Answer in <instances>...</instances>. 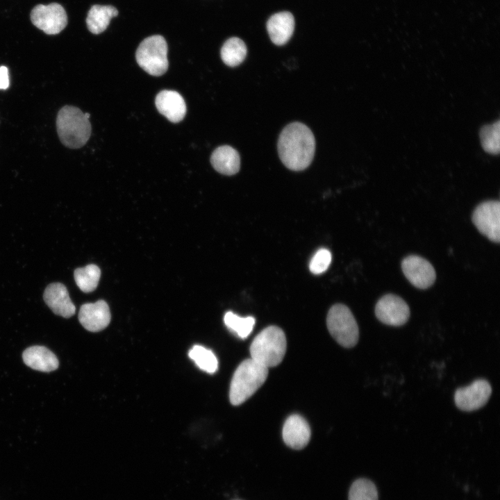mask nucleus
I'll return each mask as SVG.
<instances>
[{"label": "nucleus", "mask_w": 500, "mask_h": 500, "mask_svg": "<svg viewBox=\"0 0 500 500\" xmlns=\"http://www.w3.org/2000/svg\"><path fill=\"white\" fill-rule=\"evenodd\" d=\"M315 151V137L310 128L300 122H292L281 131L278 151L282 162L293 171H301L311 163Z\"/></svg>", "instance_id": "f257e3e1"}, {"label": "nucleus", "mask_w": 500, "mask_h": 500, "mask_svg": "<svg viewBox=\"0 0 500 500\" xmlns=\"http://www.w3.org/2000/svg\"><path fill=\"white\" fill-rule=\"evenodd\" d=\"M268 368L251 358L242 361L233 376L229 391L232 405L238 406L246 401L265 383Z\"/></svg>", "instance_id": "f03ea898"}, {"label": "nucleus", "mask_w": 500, "mask_h": 500, "mask_svg": "<svg viewBox=\"0 0 500 500\" xmlns=\"http://www.w3.org/2000/svg\"><path fill=\"white\" fill-rule=\"evenodd\" d=\"M286 337L278 326L263 329L253 339L250 347L251 359L269 368L280 364L285 354Z\"/></svg>", "instance_id": "7ed1b4c3"}, {"label": "nucleus", "mask_w": 500, "mask_h": 500, "mask_svg": "<svg viewBox=\"0 0 500 500\" xmlns=\"http://www.w3.org/2000/svg\"><path fill=\"white\" fill-rule=\"evenodd\" d=\"M56 127L61 142L67 147L78 149L88 142L91 124L78 108L65 106L58 112Z\"/></svg>", "instance_id": "20e7f679"}, {"label": "nucleus", "mask_w": 500, "mask_h": 500, "mask_svg": "<svg viewBox=\"0 0 500 500\" xmlns=\"http://www.w3.org/2000/svg\"><path fill=\"white\" fill-rule=\"evenodd\" d=\"M135 58L139 66L149 74L160 76L168 69L167 44L159 35L145 38L139 44Z\"/></svg>", "instance_id": "39448f33"}, {"label": "nucleus", "mask_w": 500, "mask_h": 500, "mask_svg": "<svg viewBox=\"0 0 500 500\" xmlns=\"http://www.w3.org/2000/svg\"><path fill=\"white\" fill-rule=\"evenodd\" d=\"M326 324L332 337L341 346L351 348L357 344L358 326L347 306L341 303L333 305L328 312Z\"/></svg>", "instance_id": "423d86ee"}, {"label": "nucleus", "mask_w": 500, "mask_h": 500, "mask_svg": "<svg viewBox=\"0 0 500 500\" xmlns=\"http://www.w3.org/2000/svg\"><path fill=\"white\" fill-rule=\"evenodd\" d=\"M31 20L34 26L48 35L59 33L67 24L66 12L57 3L35 6L31 10Z\"/></svg>", "instance_id": "0eeeda50"}, {"label": "nucleus", "mask_w": 500, "mask_h": 500, "mask_svg": "<svg viewBox=\"0 0 500 500\" xmlns=\"http://www.w3.org/2000/svg\"><path fill=\"white\" fill-rule=\"evenodd\" d=\"M472 222L480 233L494 242L500 240V203L487 201L474 210Z\"/></svg>", "instance_id": "6e6552de"}, {"label": "nucleus", "mask_w": 500, "mask_h": 500, "mask_svg": "<svg viewBox=\"0 0 500 500\" xmlns=\"http://www.w3.org/2000/svg\"><path fill=\"white\" fill-rule=\"evenodd\" d=\"M375 315L382 323L394 326L403 325L410 317V308L400 297L388 294L376 303Z\"/></svg>", "instance_id": "1a4fd4ad"}, {"label": "nucleus", "mask_w": 500, "mask_h": 500, "mask_svg": "<svg viewBox=\"0 0 500 500\" xmlns=\"http://www.w3.org/2000/svg\"><path fill=\"white\" fill-rule=\"evenodd\" d=\"M492 388L485 379H477L468 386L458 388L454 395L456 406L463 411H473L485 405Z\"/></svg>", "instance_id": "9d476101"}, {"label": "nucleus", "mask_w": 500, "mask_h": 500, "mask_svg": "<svg viewBox=\"0 0 500 500\" xmlns=\"http://www.w3.org/2000/svg\"><path fill=\"white\" fill-rule=\"evenodd\" d=\"M401 269L410 283L419 289L431 287L436 278L433 265L419 256L410 255L406 257L402 260Z\"/></svg>", "instance_id": "9b49d317"}, {"label": "nucleus", "mask_w": 500, "mask_h": 500, "mask_svg": "<svg viewBox=\"0 0 500 500\" xmlns=\"http://www.w3.org/2000/svg\"><path fill=\"white\" fill-rule=\"evenodd\" d=\"M110 319V308L103 300L85 303L81 306L78 312L80 323L91 332H98L106 328Z\"/></svg>", "instance_id": "f8f14e48"}, {"label": "nucleus", "mask_w": 500, "mask_h": 500, "mask_svg": "<svg viewBox=\"0 0 500 500\" xmlns=\"http://www.w3.org/2000/svg\"><path fill=\"white\" fill-rule=\"evenodd\" d=\"M311 431L306 420L299 415L290 416L283 425V439L293 449L304 448L310 441Z\"/></svg>", "instance_id": "ddd939ff"}, {"label": "nucleus", "mask_w": 500, "mask_h": 500, "mask_svg": "<svg viewBox=\"0 0 500 500\" xmlns=\"http://www.w3.org/2000/svg\"><path fill=\"white\" fill-rule=\"evenodd\" d=\"M43 298L56 315L69 318L75 314L76 307L71 301L67 288L62 283L49 284L44 292Z\"/></svg>", "instance_id": "4468645a"}, {"label": "nucleus", "mask_w": 500, "mask_h": 500, "mask_svg": "<svg viewBox=\"0 0 500 500\" xmlns=\"http://www.w3.org/2000/svg\"><path fill=\"white\" fill-rule=\"evenodd\" d=\"M155 104L158 112L173 123L181 122L186 114L184 99L174 90L160 91L156 97Z\"/></svg>", "instance_id": "2eb2a0df"}, {"label": "nucleus", "mask_w": 500, "mask_h": 500, "mask_svg": "<svg viewBox=\"0 0 500 500\" xmlns=\"http://www.w3.org/2000/svg\"><path fill=\"white\" fill-rule=\"evenodd\" d=\"M267 29L274 44L283 45L290 39L294 32V17L289 12L276 13L268 19Z\"/></svg>", "instance_id": "dca6fc26"}, {"label": "nucleus", "mask_w": 500, "mask_h": 500, "mask_svg": "<svg viewBox=\"0 0 500 500\" xmlns=\"http://www.w3.org/2000/svg\"><path fill=\"white\" fill-rule=\"evenodd\" d=\"M24 362L31 368L44 372L56 370L59 362L56 355L42 346L27 348L22 354Z\"/></svg>", "instance_id": "f3484780"}, {"label": "nucleus", "mask_w": 500, "mask_h": 500, "mask_svg": "<svg viewBox=\"0 0 500 500\" xmlns=\"http://www.w3.org/2000/svg\"><path fill=\"white\" fill-rule=\"evenodd\" d=\"M210 162L217 172L224 175H233L240 170L239 153L228 145L220 146L214 150L210 157Z\"/></svg>", "instance_id": "a211bd4d"}, {"label": "nucleus", "mask_w": 500, "mask_h": 500, "mask_svg": "<svg viewBox=\"0 0 500 500\" xmlns=\"http://www.w3.org/2000/svg\"><path fill=\"white\" fill-rule=\"evenodd\" d=\"M117 15V9L112 6L94 5L88 13V28L94 34L101 33L107 28L111 19Z\"/></svg>", "instance_id": "6ab92c4d"}, {"label": "nucleus", "mask_w": 500, "mask_h": 500, "mask_svg": "<svg viewBox=\"0 0 500 500\" xmlns=\"http://www.w3.org/2000/svg\"><path fill=\"white\" fill-rule=\"evenodd\" d=\"M247 47L238 38H231L223 44L221 49L222 61L229 67L239 65L245 58Z\"/></svg>", "instance_id": "aec40b11"}, {"label": "nucleus", "mask_w": 500, "mask_h": 500, "mask_svg": "<svg viewBox=\"0 0 500 500\" xmlns=\"http://www.w3.org/2000/svg\"><path fill=\"white\" fill-rule=\"evenodd\" d=\"M101 270L94 264L75 269L74 277L75 282L81 291L85 293L94 291L99 283Z\"/></svg>", "instance_id": "412c9836"}, {"label": "nucleus", "mask_w": 500, "mask_h": 500, "mask_svg": "<svg viewBox=\"0 0 500 500\" xmlns=\"http://www.w3.org/2000/svg\"><path fill=\"white\" fill-rule=\"evenodd\" d=\"M188 355L201 370L209 374H213L217 370L218 361L212 351L200 345H194Z\"/></svg>", "instance_id": "4be33fe9"}, {"label": "nucleus", "mask_w": 500, "mask_h": 500, "mask_svg": "<svg viewBox=\"0 0 500 500\" xmlns=\"http://www.w3.org/2000/svg\"><path fill=\"white\" fill-rule=\"evenodd\" d=\"M224 322L230 331L242 339L248 337L255 324L253 317H242L231 311L226 312Z\"/></svg>", "instance_id": "5701e85b"}, {"label": "nucleus", "mask_w": 500, "mask_h": 500, "mask_svg": "<svg viewBox=\"0 0 500 500\" xmlns=\"http://www.w3.org/2000/svg\"><path fill=\"white\" fill-rule=\"evenodd\" d=\"M349 500H378L376 488L369 480L359 478L350 488Z\"/></svg>", "instance_id": "b1692460"}, {"label": "nucleus", "mask_w": 500, "mask_h": 500, "mask_svg": "<svg viewBox=\"0 0 500 500\" xmlns=\"http://www.w3.org/2000/svg\"><path fill=\"white\" fill-rule=\"evenodd\" d=\"M480 138L483 149L492 154L499 151V122L482 127Z\"/></svg>", "instance_id": "393cba45"}, {"label": "nucleus", "mask_w": 500, "mask_h": 500, "mask_svg": "<svg viewBox=\"0 0 500 500\" xmlns=\"http://www.w3.org/2000/svg\"><path fill=\"white\" fill-rule=\"evenodd\" d=\"M332 256L331 252L326 249H319L310 260L309 268L315 274L324 272L329 267Z\"/></svg>", "instance_id": "a878e982"}, {"label": "nucleus", "mask_w": 500, "mask_h": 500, "mask_svg": "<svg viewBox=\"0 0 500 500\" xmlns=\"http://www.w3.org/2000/svg\"><path fill=\"white\" fill-rule=\"evenodd\" d=\"M10 84L8 68L5 66L0 67V90H6Z\"/></svg>", "instance_id": "bb28decb"}, {"label": "nucleus", "mask_w": 500, "mask_h": 500, "mask_svg": "<svg viewBox=\"0 0 500 500\" xmlns=\"http://www.w3.org/2000/svg\"><path fill=\"white\" fill-rule=\"evenodd\" d=\"M84 115H85V117L88 119H89L90 115L89 113H88V112L84 113Z\"/></svg>", "instance_id": "cd10ccee"}, {"label": "nucleus", "mask_w": 500, "mask_h": 500, "mask_svg": "<svg viewBox=\"0 0 500 500\" xmlns=\"http://www.w3.org/2000/svg\"><path fill=\"white\" fill-rule=\"evenodd\" d=\"M234 500H240V499H234Z\"/></svg>", "instance_id": "c85d7f7f"}]
</instances>
